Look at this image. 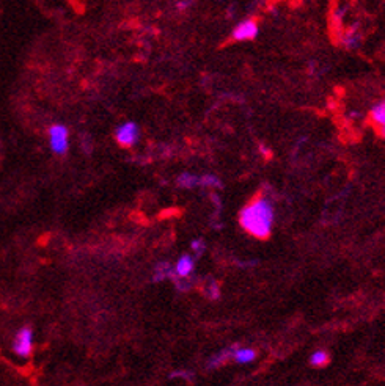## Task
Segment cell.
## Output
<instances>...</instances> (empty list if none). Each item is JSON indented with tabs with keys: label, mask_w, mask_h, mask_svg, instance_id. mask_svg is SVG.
<instances>
[{
	"label": "cell",
	"mask_w": 385,
	"mask_h": 386,
	"mask_svg": "<svg viewBox=\"0 0 385 386\" xmlns=\"http://www.w3.org/2000/svg\"><path fill=\"white\" fill-rule=\"evenodd\" d=\"M239 223L244 231L256 239H267L274 226V208L271 201L258 198L241 211Z\"/></svg>",
	"instance_id": "obj_1"
},
{
	"label": "cell",
	"mask_w": 385,
	"mask_h": 386,
	"mask_svg": "<svg viewBox=\"0 0 385 386\" xmlns=\"http://www.w3.org/2000/svg\"><path fill=\"white\" fill-rule=\"evenodd\" d=\"M49 135V148L54 154L63 156L68 152L69 148V132L68 127L63 124H52L47 131Z\"/></svg>",
	"instance_id": "obj_2"
},
{
	"label": "cell",
	"mask_w": 385,
	"mask_h": 386,
	"mask_svg": "<svg viewBox=\"0 0 385 386\" xmlns=\"http://www.w3.org/2000/svg\"><path fill=\"white\" fill-rule=\"evenodd\" d=\"M11 350L19 358H29L33 352V330L30 327H22L13 338Z\"/></svg>",
	"instance_id": "obj_3"
},
{
	"label": "cell",
	"mask_w": 385,
	"mask_h": 386,
	"mask_svg": "<svg viewBox=\"0 0 385 386\" xmlns=\"http://www.w3.org/2000/svg\"><path fill=\"white\" fill-rule=\"evenodd\" d=\"M139 137H140V129L134 121H126L115 129V138L124 148L136 145Z\"/></svg>",
	"instance_id": "obj_4"
},
{
	"label": "cell",
	"mask_w": 385,
	"mask_h": 386,
	"mask_svg": "<svg viewBox=\"0 0 385 386\" xmlns=\"http://www.w3.org/2000/svg\"><path fill=\"white\" fill-rule=\"evenodd\" d=\"M258 24H256L253 19H245L242 22H239L236 27L231 32V38L235 41H252L258 36Z\"/></svg>",
	"instance_id": "obj_5"
},
{
	"label": "cell",
	"mask_w": 385,
	"mask_h": 386,
	"mask_svg": "<svg viewBox=\"0 0 385 386\" xmlns=\"http://www.w3.org/2000/svg\"><path fill=\"white\" fill-rule=\"evenodd\" d=\"M194 267H195V264H194L192 256H189V254H183V256L178 259L176 266H175V269H173L175 276H178V278H183V279H184V278H187V276H190V275H192Z\"/></svg>",
	"instance_id": "obj_6"
},
{
	"label": "cell",
	"mask_w": 385,
	"mask_h": 386,
	"mask_svg": "<svg viewBox=\"0 0 385 386\" xmlns=\"http://www.w3.org/2000/svg\"><path fill=\"white\" fill-rule=\"evenodd\" d=\"M233 359L239 364H248L256 359V352L253 349L244 347V349H235L233 350Z\"/></svg>",
	"instance_id": "obj_7"
},
{
	"label": "cell",
	"mask_w": 385,
	"mask_h": 386,
	"mask_svg": "<svg viewBox=\"0 0 385 386\" xmlns=\"http://www.w3.org/2000/svg\"><path fill=\"white\" fill-rule=\"evenodd\" d=\"M198 182H200V177L190 173H183L178 177V186L183 189H194L195 186H198Z\"/></svg>",
	"instance_id": "obj_8"
},
{
	"label": "cell",
	"mask_w": 385,
	"mask_h": 386,
	"mask_svg": "<svg viewBox=\"0 0 385 386\" xmlns=\"http://www.w3.org/2000/svg\"><path fill=\"white\" fill-rule=\"evenodd\" d=\"M233 350H235V347L222 350L219 355H216V356L211 359V361H209V368H211V369H216V368L222 366L228 358H233Z\"/></svg>",
	"instance_id": "obj_9"
},
{
	"label": "cell",
	"mask_w": 385,
	"mask_h": 386,
	"mask_svg": "<svg viewBox=\"0 0 385 386\" xmlns=\"http://www.w3.org/2000/svg\"><path fill=\"white\" fill-rule=\"evenodd\" d=\"M167 276H175V272L170 267V264H167V262L158 264L156 269H154V281H161Z\"/></svg>",
	"instance_id": "obj_10"
},
{
	"label": "cell",
	"mask_w": 385,
	"mask_h": 386,
	"mask_svg": "<svg viewBox=\"0 0 385 386\" xmlns=\"http://www.w3.org/2000/svg\"><path fill=\"white\" fill-rule=\"evenodd\" d=\"M329 363V353L324 350H316L310 356V364L315 368H324Z\"/></svg>",
	"instance_id": "obj_11"
},
{
	"label": "cell",
	"mask_w": 385,
	"mask_h": 386,
	"mask_svg": "<svg viewBox=\"0 0 385 386\" xmlns=\"http://www.w3.org/2000/svg\"><path fill=\"white\" fill-rule=\"evenodd\" d=\"M198 186H201V187H213V189H219V187H222V182H220V179H219L217 176H214V174H206V176L200 177V182H198Z\"/></svg>",
	"instance_id": "obj_12"
},
{
	"label": "cell",
	"mask_w": 385,
	"mask_h": 386,
	"mask_svg": "<svg viewBox=\"0 0 385 386\" xmlns=\"http://www.w3.org/2000/svg\"><path fill=\"white\" fill-rule=\"evenodd\" d=\"M358 41H360V38H358V35H357V33H354V32L346 33V35H344V39H343L344 46H346V47H349V49L357 47V46H358Z\"/></svg>",
	"instance_id": "obj_13"
},
{
	"label": "cell",
	"mask_w": 385,
	"mask_h": 386,
	"mask_svg": "<svg viewBox=\"0 0 385 386\" xmlns=\"http://www.w3.org/2000/svg\"><path fill=\"white\" fill-rule=\"evenodd\" d=\"M192 0H179V2L176 4L178 10H187L189 7H192Z\"/></svg>",
	"instance_id": "obj_14"
},
{
	"label": "cell",
	"mask_w": 385,
	"mask_h": 386,
	"mask_svg": "<svg viewBox=\"0 0 385 386\" xmlns=\"http://www.w3.org/2000/svg\"><path fill=\"white\" fill-rule=\"evenodd\" d=\"M379 132H380V135H383V137H385V126H382V127L379 129Z\"/></svg>",
	"instance_id": "obj_15"
}]
</instances>
